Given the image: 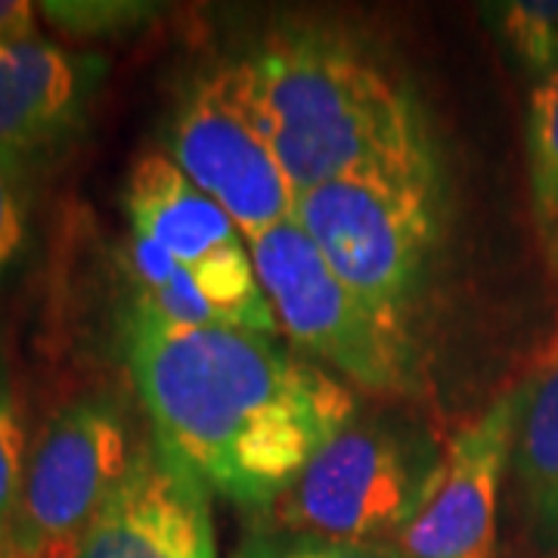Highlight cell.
Here are the masks:
<instances>
[{
	"instance_id": "13",
	"label": "cell",
	"mask_w": 558,
	"mask_h": 558,
	"mask_svg": "<svg viewBox=\"0 0 558 558\" xmlns=\"http://www.w3.org/2000/svg\"><path fill=\"white\" fill-rule=\"evenodd\" d=\"M527 174L539 233L558 264V72L537 81L527 109Z\"/></svg>"
},
{
	"instance_id": "3",
	"label": "cell",
	"mask_w": 558,
	"mask_h": 558,
	"mask_svg": "<svg viewBox=\"0 0 558 558\" xmlns=\"http://www.w3.org/2000/svg\"><path fill=\"white\" fill-rule=\"evenodd\" d=\"M447 447L418 422L354 418L267 509L279 531L395 546L435 497Z\"/></svg>"
},
{
	"instance_id": "20",
	"label": "cell",
	"mask_w": 558,
	"mask_h": 558,
	"mask_svg": "<svg viewBox=\"0 0 558 558\" xmlns=\"http://www.w3.org/2000/svg\"><path fill=\"white\" fill-rule=\"evenodd\" d=\"M0 558H13L10 556V531L0 524Z\"/></svg>"
},
{
	"instance_id": "18",
	"label": "cell",
	"mask_w": 558,
	"mask_h": 558,
	"mask_svg": "<svg viewBox=\"0 0 558 558\" xmlns=\"http://www.w3.org/2000/svg\"><path fill=\"white\" fill-rule=\"evenodd\" d=\"M28 245V183L0 161V289Z\"/></svg>"
},
{
	"instance_id": "6",
	"label": "cell",
	"mask_w": 558,
	"mask_h": 558,
	"mask_svg": "<svg viewBox=\"0 0 558 558\" xmlns=\"http://www.w3.org/2000/svg\"><path fill=\"white\" fill-rule=\"evenodd\" d=\"M134 453L124 413L109 395H81L53 410L25 459L10 556L78 558Z\"/></svg>"
},
{
	"instance_id": "8",
	"label": "cell",
	"mask_w": 558,
	"mask_h": 558,
	"mask_svg": "<svg viewBox=\"0 0 558 558\" xmlns=\"http://www.w3.org/2000/svg\"><path fill=\"white\" fill-rule=\"evenodd\" d=\"M106 60L57 40L0 44V161L32 186L65 156L90 119Z\"/></svg>"
},
{
	"instance_id": "4",
	"label": "cell",
	"mask_w": 558,
	"mask_h": 558,
	"mask_svg": "<svg viewBox=\"0 0 558 558\" xmlns=\"http://www.w3.org/2000/svg\"><path fill=\"white\" fill-rule=\"evenodd\" d=\"M248 252L279 332L301 351L366 395L407 400L422 391V357L410 323L341 282L299 220L248 240Z\"/></svg>"
},
{
	"instance_id": "9",
	"label": "cell",
	"mask_w": 558,
	"mask_h": 558,
	"mask_svg": "<svg viewBox=\"0 0 558 558\" xmlns=\"http://www.w3.org/2000/svg\"><path fill=\"white\" fill-rule=\"evenodd\" d=\"M521 388H509L459 428L435 497L395 539L400 558H497V509L512 462Z\"/></svg>"
},
{
	"instance_id": "15",
	"label": "cell",
	"mask_w": 558,
	"mask_h": 558,
	"mask_svg": "<svg viewBox=\"0 0 558 558\" xmlns=\"http://www.w3.org/2000/svg\"><path fill=\"white\" fill-rule=\"evenodd\" d=\"M40 16L72 40H100L131 35L159 16L156 3L137 0H50L38 3Z\"/></svg>"
},
{
	"instance_id": "10",
	"label": "cell",
	"mask_w": 558,
	"mask_h": 558,
	"mask_svg": "<svg viewBox=\"0 0 558 558\" xmlns=\"http://www.w3.org/2000/svg\"><path fill=\"white\" fill-rule=\"evenodd\" d=\"M78 558H218L211 490L156 440L140 444Z\"/></svg>"
},
{
	"instance_id": "7",
	"label": "cell",
	"mask_w": 558,
	"mask_h": 558,
	"mask_svg": "<svg viewBox=\"0 0 558 558\" xmlns=\"http://www.w3.org/2000/svg\"><path fill=\"white\" fill-rule=\"evenodd\" d=\"M165 153L255 240L295 218V190L242 102L230 62L183 81L165 124Z\"/></svg>"
},
{
	"instance_id": "14",
	"label": "cell",
	"mask_w": 558,
	"mask_h": 558,
	"mask_svg": "<svg viewBox=\"0 0 558 558\" xmlns=\"http://www.w3.org/2000/svg\"><path fill=\"white\" fill-rule=\"evenodd\" d=\"M481 13L527 75L543 81L558 72V0H502Z\"/></svg>"
},
{
	"instance_id": "2",
	"label": "cell",
	"mask_w": 558,
	"mask_h": 558,
	"mask_svg": "<svg viewBox=\"0 0 558 558\" xmlns=\"http://www.w3.org/2000/svg\"><path fill=\"white\" fill-rule=\"evenodd\" d=\"M230 62L289 186L440 174L425 109L376 53L329 25H286Z\"/></svg>"
},
{
	"instance_id": "5",
	"label": "cell",
	"mask_w": 558,
	"mask_h": 558,
	"mask_svg": "<svg viewBox=\"0 0 558 558\" xmlns=\"http://www.w3.org/2000/svg\"><path fill=\"white\" fill-rule=\"evenodd\" d=\"M295 220L341 282L410 323L440 245V174L323 183L295 196Z\"/></svg>"
},
{
	"instance_id": "12",
	"label": "cell",
	"mask_w": 558,
	"mask_h": 558,
	"mask_svg": "<svg viewBox=\"0 0 558 558\" xmlns=\"http://www.w3.org/2000/svg\"><path fill=\"white\" fill-rule=\"evenodd\" d=\"M519 388L512 469L534 534L558 546V317Z\"/></svg>"
},
{
	"instance_id": "1",
	"label": "cell",
	"mask_w": 558,
	"mask_h": 558,
	"mask_svg": "<svg viewBox=\"0 0 558 558\" xmlns=\"http://www.w3.org/2000/svg\"><path fill=\"white\" fill-rule=\"evenodd\" d=\"M121 341L156 447L248 509H270L357 418L344 381L270 336L180 329L131 301Z\"/></svg>"
},
{
	"instance_id": "17",
	"label": "cell",
	"mask_w": 558,
	"mask_h": 558,
	"mask_svg": "<svg viewBox=\"0 0 558 558\" xmlns=\"http://www.w3.org/2000/svg\"><path fill=\"white\" fill-rule=\"evenodd\" d=\"M233 558H400L391 546H363L336 539L304 537L286 531H264L242 543Z\"/></svg>"
},
{
	"instance_id": "19",
	"label": "cell",
	"mask_w": 558,
	"mask_h": 558,
	"mask_svg": "<svg viewBox=\"0 0 558 558\" xmlns=\"http://www.w3.org/2000/svg\"><path fill=\"white\" fill-rule=\"evenodd\" d=\"M38 38V3L0 0V44Z\"/></svg>"
},
{
	"instance_id": "16",
	"label": "cell",
	"mask_w": 558,
	"mask_h": 558,
	"mask_svg": "<svg viewBox=\"0 0 558 558\" xmlns=\"http://www.w3.org/2000/svg\"><path fill=\"white\" fill-rule=\"evenodd\" d=\"M25 459H28V447H25L20 385L13 376V363L0 348V524L7 531L20 502Z\"/></svg>"
},
{
	"instance_id": "11",
	"label": "cell",
	"mask_w": 558,
	"mask_h": 558,
	"mask_svg": "<svg viewBox=\"0 0 558 558\" xmlns=\"http://www.w3.org/2000/svg\"><path fill=\"white\" fill-rule=\"evenodd\" d=\"M124 211L134 236L156 242L196 279L248 248L230 215L208 199L165 149L143 153L131 165Z\"/></svg>"
}]
</instances>
